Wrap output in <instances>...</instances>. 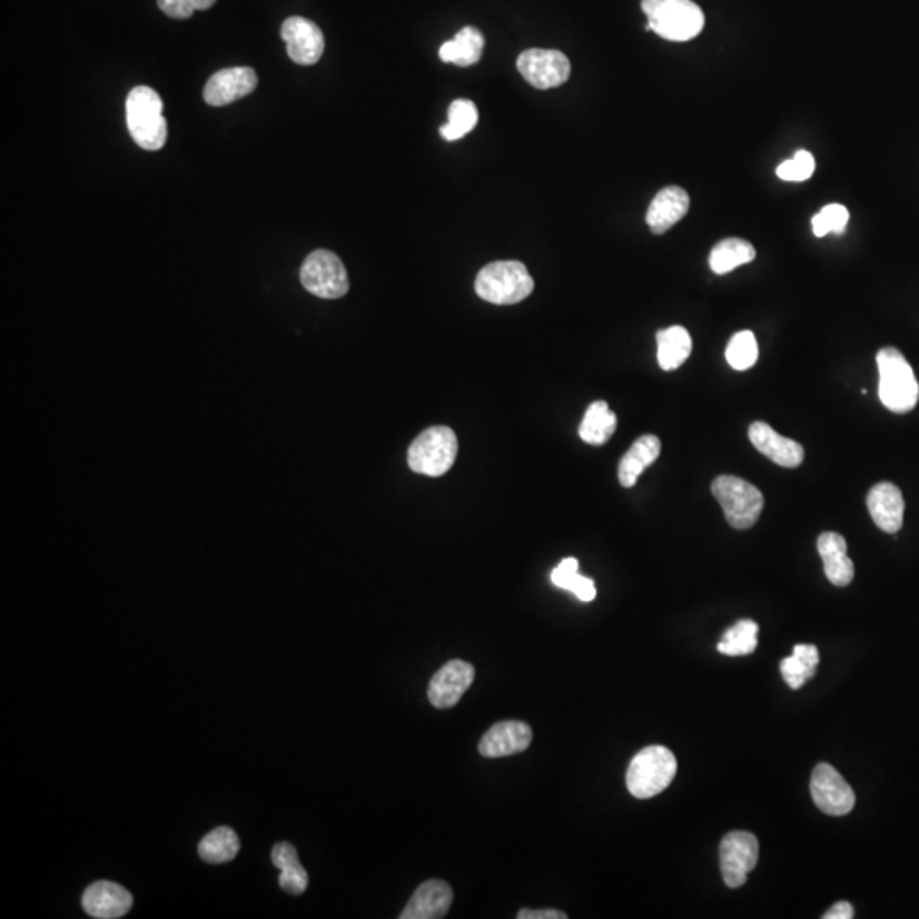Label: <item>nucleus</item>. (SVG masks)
Here are the masks:
<instances>
[{"mask_svg":"<svg viewBox=\"0 0 919 919\" xmlns=\"http://www.w3.org/2000/svg\"><path fill=\"white\" fill-rule=\"evenodd\" d=\"M134 906V896L123 886L109 880H99L83 890L82 908L92 918H123Z\"/></svg>","mask_w":919,"mask_h":919,"instance_id":"2eb2a0df","label":"nucleus"},{"mask_svg":"<svg viewBox=\"0 0 919 919\" xmlns=\"http://www.w3.org/2000/svg\"><path fill=\"white\" fill-rule=\"evenodd\" d=\"M257 76L250 67L218 70L208 79L204 98L210 106H227L253 95Z\"/></svg>","mask_w":919,"mask_h":919,"instance_id":"4468645a","label":"nucleus"},{"mask_svg":"<svg viewBox=\"0 0 919 919\" xmlns=\"http://www.w3.org/2000/svg\"><path fill=\"white\" fill-rule=\"evenodd\" d=\"M867 507L873 523L882 532L898 533L905 522V497L899 487L890 482L873 485L867 496Z\"/></svg>","mask_w":919,"mask_h":919,"instance_id":"a211bd4d","label":"nucleus"},{"mask_svg":"<svg viewBox=\"0 0 919 919\" xmlns=\"http://www.w3.org/2000/svg\"><path fill=\"white\" fill-rule=\"evenodd\" d=\"M750 439L761 455L767 456L780 467L796 468L803 462L806 453H803L802 445L779 435L770 424L761 423V421L751 424Z\"/></svg>","mask_w":919,"mask_h":919,"instance_id":"f3484780","label":"nucleus"},{"mask_svg":"<svg viewBox=\"0 0 919 919\" xmlns=\"http://www.w3.org/2000/svg\"><path fill=\"white\" fill-rule=\"evenodd\" d=\"M485 40L477 28L467 26L460 30L453 40L446 41L439 48V59L446 63H455L458 67H471L481 60L484 51Z\"/></svg>","mask_w":919,"mask_h":919,"instance_id":"5701e85b","label":"nucleus"},{"mask_svg":"<svg viewBox=\"0 0 919 919\" xmlns=\"http://www.w3.org/2000/svg\"><path fill=\"white\" fill-rule=\"evenodd\" d=\"M690 210V196L680 186H668L652 199L645 220L655 236L666 234Z\"/></svg>","mask_w":919,"mask_h":919,"instance_id":"aec40b11","label":"nucleus"},{"mask_svg":"<svg viewBox=\"0 0 919 919\" xmlns=\"http://www.w3.org/2000/svg\"><path fill=\"white\" fill-rule=\"evenodd\" d=\"M758 343L757 337L751 330H741L734 334L729 340L728 349H725V358L729 365L738 372H745V369L753 368L758 362Z\"/></svg>","mask_w":919,"mask_h":919,"instance_id":"2f4dec72","label":"nucleus"},{"mask_svg":"<svg viewBox=\"0 0 919 919\" xmlns=\"http://www.w3.org/2000/svg\"><path fill=\"white\" fill-rule=\"evenodd\" d=\"M477 121V106L468 99H456L448 108V123L443 125L439 134L445 140H460L474 130Z\"/></svg>","mask_w":919,"mask_h":919,"instance_id":"c756f323","label":"nucleus"},{"mask_svg":"<svg viewBox=\"0 0 919 919\" xmlns=\"http://www.w3.org/2000/svg\"><path fill=\"white\" fill-rule=\"evenodd\" d=\"M127 125L140 149L156 152L167 140V121L160 96L147 86L131 89L127 98Z\"/></svg>","mask_w":919,"mask_h":919,"instance_id":"7ed1b4c3","label":"nucleus"},{"mask_svg":"<svg viewBox=\"0 0 919 919\" xmlns=\"http://www.w3.org/2000/svg\"><path fill=\"white\" fill-rule=\"evenodd\" d=\"M217 0H157L160 11L172 19H189L195 11H207Z\"/></svg>","mask_w":919,"mask_h":919,"instance_id":"f704fd0d","label":"nucleus"},{"mask_svg":"<svg viewBox=\"0 0 919 919\" xmlns=\"http://www.w3.org/2000/svg\"><path fill=\"white\" fill-rule=\"evenodd\" d=\"M814 170L816 160L812 154L808 152V150H799V152L793 156V159L780 164L779 169H777V176H779L782 181L802 182L808 181V179L814 175Z\"/></svg>","mask_w":919,"mask_h":919,"instance_id":"72a5a7b5","label":"nucleus"},{"mask_svg":"<svg viewBox=\"0 0 919 919\" xmlns=\"http://www.w3.org/2000/svg\"><path fill=\"white\" fill-rule=\"evenodd\" d=\"M453 890L443 880H426L417 887L401 919H439L448 915Z\"/></svg>","mask_w":919,"mask_h":919,"instance_id":"6ab92c4d","label":"nucleus"},{"mask_svg":"<svg viewBox=\"0 0 919 919\" xmlns=\"http://www.w3.org/2000/svg\"><path fill=\"white\" fill-rule=\"evenodd\" d=\"M757 249L753 244L742 239H724L713 247L709 265L715 275H728L739 266L754 261Z\"/></svg>","mask_w":919,"mask_h":919,"instance_id":"bb28decb","label":"nucleus"},{"mask_svg":"<svg viewBox=\"0 0 919 919\" xmlns=\"http://www.w3.org/2000/svg\"><path fill=\"white\" fill-rule=\"evenodd\" d=\"M516 66L523 79L533 88L542 89V91L559 88L571 77V62L559 50L532 48L520 55Z\"/></svg>","mask_w":919,"mask_h":919,"instance_id":"1a4fd4ad","label":"nucleus"},{"mask_svg":"<svg viewBox=\"0 0 919 919\" xmlns=\"http://www.w3.org/2000/svg\"><path fill=\"white\" fill-rule=\"evenodd\" d=\"M854 916L853 906L847 901L837 902V905L832 906L822 919H851Z\"/></svg>","mask_w":919,"mask_h":919,"instance_id":"58836bf2","label":"nucleus"},{"mask_svg":"<svg viewBox=\"0 0 919 919\" xmlns=\"http://www.w3.org/2000/svg\"><path fill=\"white\" fill-rule=\"evenodd\" d=\"M811 796L819 811L828 816H847L854 808L853 790L828 763L818 764L812 771Z\"/></svg>","mask_w":919,"mask_h":919,"instance_id":"9b49d317","label":"nucleus"},{"mask_svg":"<svg viewBox=\"0 0 919 919\" xmlns=\"http://www.w3.org/2000/svg\"><path fill=\"white\" fill-rule=\"evenodd\" d=\"M879 397L896 414L911 413L918 404L919 385L908 359L899 349L883 348L877 355Z\"/></svg>","mask_w":919,"mask_h":919,"instance_id":"f03ea898","label":"nucleus"},{"mask_svg":"<svg viewBox=\"0 0 919 919\" xmlns=\"http://www.w3.org/2000/svg\"><path fill=\"white\" fill-rule=\"evenodd\" d=\"M661 455V439L654 435H644L630 446L620 460L619 481L622 487H634L645 468L651 467Z\"/></svg>","mask_w":919,"mask_h":919,"instance_id":"4be33fe9","label":"nucleus"},{"mask_svg":"<svg viewBox=\"0 0 919 919\" xmlns=\"http://www.w3.org/2000/svg\"><path fill=\"white\" fill-rule=\"evenodd\" d=\"M281 38L286 43L288 57L298 66H314L319 62L326 48L319 26L298 16L283 22Z\"/></svg>","mask_w":919,"mask_h":919,"instance_id":"f8f14e48","label":"nucleus"},{"mask_svg":"<svg viewBox=\"0 0 919 919\" xmlns=\"http://www.w3.org/2000/svg\"><path fill=\"white\" fill-rule=\"evenodd\" d=\"M676 771V758L668 748L649 745L630 761L626 787L638 799H651L671 785Z\"/></svg>","mask_w":919,"mask_h":919,"instance_id":"39448f33","label":"nucleus"},{"mask_svg":"<svg viewBox=\"0 0 919 919\" xmlns=\"http://www.w3.org/2000/svg\"><path fill=\"white\" fill-rule=\"evenodd\" d=\"M279 886L288 895L300 896L304 895L308 887V873L304 869L300 861H295L291 866L279 870Z\"/></svg>","mask_w":919,"mask_h":919,"instance_id":"c9c22d12","label":"nucleus"},{"mask_svg":"<svg viewBox=\"0 0 919 919\" xmlns=\"http://www.w3.org/2000/svg\"><path fill=\"white\" fill-rule=\"evenodd\" d=\"M819 664V651L816 645L797 644L793 654L780 663L783 680L792 690H799L816 676Z\"/></svg>","mask_w":919,"mask_h":919,"instance_id":"a878e982","label":"nucleus"},{"mask_svg":"<svg viewBox=\"0 0 919 919\" xmlns=\"http://www.w3.org/2000/svg\"><path fill=\"white\" fill-rule=\"evenodd\" d=\"M848 220L850 214L843 205H828L812 217V233L816 237H826L828 234L841 236L847 233Z\"/></svg>","mask_w":919,"mask_h":919,"instance_id":"473e14b6","label":"nucleus"},{"mask_svg":"<svg viewBox=\"0 0 919 919\" xmlns=\"http://www.w3.org/2000/svg\"><path fill=\"white\" fill-rule=\"evenodd\" d=\"M847 549V540L840 533L826 532L819 536L818 551L826 577L838 587L848 586L854 577V565L848 557Z\"/></svg>","mask_w":919,"mask_h":919,"instance_id":"412c9836","label":"nucleus"},{"mask_svg":"<svg viewBox=\"0 0 919 919\" xmlns=\"http://www.w3.org/2000/svg\"><path fill=\"white\" fill-rule=\"evenodd\" d=\"M474 680V666L460 659H453L431 678L427 699L436 709H452L462 700Z\"/></svg>","mask_w":919,"mask_h":919,"instance_id":"ddd939ff","label":"nucleus"},{"mask_svg":"<svg viewBox=\"0 0 919 919\" xmlns=\"http://www.w3.org/2000/svg\"><path fill=\"white\" fill-rule=\"evenodd\" d=\"M300 281L308 294L336 300L349 291L348 271L339 256L330 250H314L307 256L300 269Z\"/></svg>","mask_w":919,"mask_h":919,"instance_id":"6e6552de","label":"nucleus"},{"mask_svg":"<svg viewBox=\"0 0 919 919\" xmlns=\"http://www.w3.org/2000/svg\"><path fill=\"white\" fill-rule=\"evenodd\" d=\"M552 583L561 590L571 591L584 603H590L596 597V586L590 577L581 576L580 562L577 559L567 557L552 571Z\"/></svg>","mask_w":919,"mask_h":919,"instance_id":"c85d7f7f","label":"nucleus"},{"mask_svg":"<svg viewBox=\"0 0 919 919\" xmlns=\"http://www.w3.org/2000/svg\"><path fill=\"white\" fill-rule=\"evenodd\" d=\"M758 648V625L753 620H741L722 635L717 645L725 655H748Z\"/></svg>","mask_w":919,"mask_h":919,"instance_id":"7c9ffc66","label":"nucleus"},{"mask_svg":"<svg viewBox=\"0 0 919 919\" xmlns=\"http://www.w3.org/2000/svg\"><path fill=\"white\" fill-rule=\"evenodd\" d=\"M658 362L664 372H673L680 368L690 355H692V336L684 327L673 326L659 330L658 336Z\"/></svg>","mask_w":919,"mask_h":919,"instance_id":"b1692460","label":"nucleus"},{"mask_svg":"<svg viewBox=\"0 0 919 919\" xmlns=\"http://www.w3.org/2000/svg\"><path fill=\"white\" fill-rule=\"evenodd\" d=\"M567 915L565 912L555 911V909H538V911H533V909H522L518 912V919H565Z\"/></svg>","mask_w":919,"mask_h":919,"instance_id":"4c0bfd02","label":"nucleus"},{"mask_svg":"<svg viewBox=\"0 0 919 919\" xmlns=\"http://www.w3.org/2000/svg\"><path fill=\"white\" fill-rule=\"evenodd\" d=\"M645 30L668 41H690L702 33L705 14L692 0H642Z\"/></svg>","mask_w":919,"mask_h":919,"instance_id":"f257e3e1","label":"nucleus"},{"mask_svg":"<svg viewBox=\"0 0 919 919\" xmlns=\"http://www.w3.org/2000/svg\"><path fill=\"white\" fill-rule=\"evenodd\" d=\"M616 429V416L609 404L603 401L593 402L584 414L580 426V436L584 443L601 446L612 439Z\"/></svg>","mask_w":919,"mask_h":919,"instance_id":"393cba45","label":"nucleus"},{"mask_svg":"<svg viewBox=\"0 0 919 919\" xmlns=\"http://www.w3.org/2000/svg\"><path fill=\"white\" fill-rule=\"evenodd\" d=\"M458 439L448 426H433L423 431L407 452V464L416 474L442 477L455 464Z\"/></svg>","mask_w":919,"mask_h":919,"instance_id":"423d86ee","label":"nucleus"},{"mask_svg":"<svg viewBox=\"0 0 919 919\" xmlns=\"http://www.w3.org/2000/svg\"><path fill=\"white\" fill-rule=\"evenodd\" d=\"M271 860L273 866H275L278 870L291 866L295 861H300L298 860V851L295 850L294 844L290 843L275 844V848H273L271 851Z\"/></svg>","mask_w":919,"mask_h":919,"instance_id":"e433bc0d","label":"nucleus"},{"mask_svg":"<svg viewBox=\"0 0 919 919\" xmlns=\"http://www.w3.org/2000/svg\"><path fill=\"white\" fill-rule=\"evenodd\" d=\"M721 870L725 883L731 889L744 886L748 873L757 867L760 844L757 837L748 831H732L721 843Z\"/></svg>","mask_w":919,"mask_h":919,"instance_id":"9d476101","label":"nucleus"},{"mask_svg":"<svg viewBox=\"0 0 919 919\" xmlns=\"http://www.w3.org/2000/svg\"><path fill=\"white\" fill-rule=\"evenodd\" d=\"M535 288L523 263L496 261L484 266L475 278V294L494 305H514L525 300Z\"/></svg>","mask_w":919,"mask_h":919,"instance_id":"20e7f679","label":"nucleus"},{"mask_svg":"<svg viewBox=\"0 0 919 919\" xmlns=\"http://www.w3.org/2000/svg\"><path fill=\"white\" fill-rule=\"evenodd\" d=\"M239 850V837L233 828H227V826L208 832L207 837L199 841L198 847L199 857L208 863H225V861L234 860Z\"/></svg>","mask_w":919,"mask_h":919,"instance_id":"cd10ccee","label":"nucleus"},{"mask_svg":"<svg viewBox=\"0 0 919 919\" xmlns=\"http://www.w3.org/2000/svg\"><path fill=\"white\" fill-rule=\"evenodd\" d=\"M532 739V729L525 722H497L481 739L478 753L484 758L511 757L528 750Z\"/></svg>","mask_w":919,"mask_h":919,"instance_id":"dca6fc26","label":"nucleus"},{"mask_svg":"<svg viewBox=\"0 0 919 919\" xmlns=\"http://www.w3.org/2000/svg\"><path fill=\"white\" fill-rule=\"evenodd\" d=\"M712 494L724 510L732 528L750 530L757 525L764 507V497L753 484L734 475H721L712 482Z\"/></svg>","mask_w":919,"mask_h":919,"instance_id":"0eeeda50","label":"nucleus"}]
</instances>
